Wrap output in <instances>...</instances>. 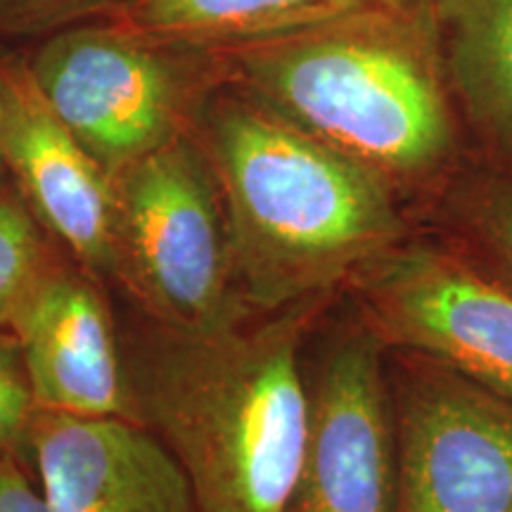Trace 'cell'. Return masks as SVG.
I'll list each match as a JSON object with an SVG mask.
<instances>
[{"label": "cell", "instance_id": "obj_6", "mask_svg": "<svg viewBox=\"0 0 512 512\" xmlns=\"http://www.w3.org/2000/svg\"><path fill=\"white\" fill-rule=\"evenodd\" d=\"M349 283L382 344L512 399V290L463 249L401 240Z\"/></svg>", "mask_w": 512, "mask_h": 512}, {"label": "cell", "instance_id": "obj_4", "mask_svg": "<svg viewBox=\"0 0 512 512\" xmlns=\"http://www.w3.org/2000/svg\"><path fill=\"white\" fill-rule=\"evenodd\" d=\"M24 60L50 110L112 178L190 133L223 81L214 53L157 43L110 17L55 31Z\"/></svg>", "mask_w": 512, "mask_h": 512}, {"label": "cell", "instance_id": "obj_7", "mask_svg": "<svg viewBox=\"0 0 512 512\" xmlns=\"http://www.w3.org/2000/svg\"><path fill=\"white\" fill-rule=\"evenodd\" d=\"M413 366L394 403L396 512H512V399Z\"/></svg>", "mask_w": 512, "mask_h": 512}, {"label": "cell", "instance_id": "obj_12", "mask_svg": "<svg viewBox=\"0 0 512 512\" xmlns=\"http://www.w3.org/2000/svg\"><path fill=\"white\" fill-rule=\"evenodd\" d=\"M432 15L458 112L512 159V0H434Z\"/></svg>", "mask_w": 512, "mask_h": 512}, {"label": "cell", "instance_id": "obj_18", "mask_svg": "<svg viewBox=\"0 0 512 512\" xmlns=\"http://www.w3.org/2000/svg\"><path fill=\"white\" fill-rule=\"evenodd\" d=\"M0 512H53L29 467L15 456H0Z\"/></svg>", "mask_w": 512, "mask_h": 512}, {"label": "cell", "instance_id": "obj_3", "mask_svg": "<svg viewBox=\"0 0 512 512\" xmlns=\"http://www.w3.org/2000/svg\"><path fill=\"white\" fill-rule=\"evenodd\" d=\"M299 306L254 328L166 330L128 370L140 422L181 460L200 512L292 508L309 430Z\"/></svg>", "mask_w": 512, "mask_h": 512}, {"label": "cell", "instance_id": "obj_17", "mask_svg": "<svg viewBox=\"0 0 512 512\" xmlns=\"http://www.w3.org/2000/svg\"><path fill=\"white\" fill-rule=\"evenodd\" d=\"M124 0H0V43L46 38L55 31L112 15Z\"/></svg>", "mask_w": 512, "mask_h": 512}, {"label": "cell", "instance_id": "obj_14", "mask_svg": "<svg viewBox=\"0 0 512 512\" xmlns=\"http://www.w3.org/2000/svg\"><path fill=\"white\" fill-rule=\"evenodd\" d=\"M446 204L458 249L512 290L510 171H472L451 185Z\"/></svg>", "mask_w": 512, "mask_h": 512}, {"label": "cell", "instance_id": "obj_9", "mask_svg": "<svg viewBox=\"0 0 512 512\" xmlns=\"http://www.w3.org/2000/svg\"><path fill=\"white\" fill-rule=\"evenodd\" d=\"M0 147L8 176L50 238L83 268L114 275V181L57 119L24 53L0 50Z\"/></svg>", "mask_w": 512, "mask_h": 512}, {"label": "cell", "instance_id": "obj_8", "mask_svg": "<svg viewBox=\"0 0 512 512\" xmlns=\"http://www.w3.org/2000/svg\"><path fill=\"white\" fill-rule=\"evenodd\" d=\"M380 351L363 328L318 363L290 512H396L394 406Z\"/></svg>", "mask_w": 512, "mask_h": 512}, {"label": "cell", "instance_id": "obj_5", "mask_svg": "<svg viewBox=\"0 0 512 512\" xmlns=\"http://www.w3.org/2000/svg\"><path fill=\"white\" fill-rule=\"evenodd\" d=\"M114 181V275L181 335L240 320L226 204L195 131L126 166Z\"/></svg>", "mask_w": 512, "mask_h": 512}, {"label": "cell", "instance_id": "obj_1", "mask_svg": "<svg viewBox=\"0 0 512 512\" xmlns=\"http://www.w3.org/2000/svg\"><path fill=\"white\" fill-rule=\"evenodd\" d=\"M223 81L384 183L420 188L460 150L432 5L375 3L214 53Z\"/></svg>", "mask_w": 512, "mask_h": 512}, {"label": "cell", "instance_id": "obj_10", "mask_svg": "<svg viewBox=\"0 0 512 512\" xmlns=\"http://www.w3.org/2000/svg\"><path fill=\"white\" fill-rule=\"evenodd\" d=\"M24 465L53 512H200L181 460L136 420L38 408Z\"/></svg>", "mask_w": 512, "mask_h": 512}, {"label": "cell", "instance_id": "obj_16", "mask_svg": "<svg viewBox=\"0 0 512 512\" xmlns=\"http://www.w3.org/2000/svg\"><path fill=\"white\" fill-rule=\"evenodd\" d=\"M36 413L38 403L17 337L0 332V456H15L24 463Z\"/></svg>", "mask_w": 512, "mask_h": 512}, {"label": "cell", "instance_id": "obj_20", "mask_svg": "<svg viewBox=\"0 0 512 512\" xmlns=\"http://www.w3.org/2000/svg\"><path fill=\"white\" fill-rule=\"evenodd\" d=\"M418 3H427V5H432V3H434V0H418Z\"/></svg>", "mask_w": 512, "mask_h": 512}, {"label": "cell", "instance_id": "obj_19", "mask_svg": "<svg viewBox=\"0 0 512 512\" xmlns=\"http://www.w3.org/2000/svg\"><path fill=\"white\" fill-rule=\"evenodd\" d=\"M3 50V48H0ZM0 171H5V164H3V147H0Z\"/></svg>", "mask_w": 512, "mask_h": 512}, {"label": "cell", "instance_id": "obj_2", "mask_svg": "<svg viewBox=\"0 0 512 512\" xmlns=\"http://www.w3.org/2000/svg\"><path fill=\"white\" fill-rule=\"evenodd\" d=\"M249 306L294 309L403 240L396 190L221 81L197 110Z\"/></svg>", "mask_w": 512, "mask_h": 512}, {"label": "cell", "instance_id": "obj_15", "mask_svg": "<svg viewBox=\"0 0 512 512\" xmlns=\"http://www.w3.org/2000/svg\"><path fill=\"white\" fill-rule=\"evenodd\" d=\"M53 242L8 171H0V332L15 335L29 299L60 264Z\"/></svg>", "mask_w": 512, "mask_h": 512}, {"label": "cell", "instance_id": "obj_13", "mask_svg": "<svg viewBox=\"0 0 512 512\" xmlns=\"http://www.w3.org/2000/svg\"><path fill=\"white\" fill-rule=\"evenodd\" d=\"M392 0H124L121 27L166 46L226 53Z\"/></svg>", "mask_w": 512, "mask_h": 512}, {"label": "cell", "instance_id": "obj_11", "mask_svg": "<svg viewBox=\"0 0 512 512\" xmlns=\"http://www.w3.org/2000/svg\"><path fill=\"white\" fill-rule=\"evenodd\" d=\"M15 337L41 411L140 422L110 311L81 273L60 261L29 299Z\"/></svg>", "mask_w": 512, "mask_h": 512}]
</instances>
